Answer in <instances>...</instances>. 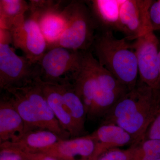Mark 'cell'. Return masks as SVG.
<instances>
[{
	"mask_svg": "<svg viewBox=\"0 0 160 160\" xmlns=\"http://www.w3.org/2000/svg\"><path fill=\"white\" fill-rule=\"evenodd\" d=\"M160 113V89L139 80L134 89L115 104L102 124H115L123 128L131 136L134 145L144 141L147 129Z\"/></svg>",
	"mask_w": 160,
	"mask_h": 160,
	"instance_id": "obj_1",
	"label": "cell"
},
{
	"mask_svg": "<svg viewBox=\"0 0 160 160\" xmlns=\"http://www.w3.org/2000/svg\"><path fill=\"white\" fill-rule=\"evenodd\" d=\"M128 41L117 38L110 30H102L96 34L91 49L100 64L130 91L137 84L138 70L135 53Z\"/></svg>",
	"mask_w": 160,
	"mask_h": 160,
	"instance_id": "obj_2",
	"label": "cell"
},
{
	"mask_svg": "<svg viewBox=\"0 0 160 160\" xmlns=\"http://www.w3.org/2000/svg\"><path fill=\"white\" fill-rule=\"evenodd\" d=\"M69 80L84 104L87 118L90 120L102 119L123 96L106 90L99 82L86 59L85 51L79 68Z\"/></svg>",
	"mask_w": 160,
	"mask_h": 160,
	"instance_id": "obj_3",
	"label": "cell"
},
{
	"mask_svg": "<svg viewBox=\"0 0 160 160\" xmlns=\"http://www.w3.org/2000/svg\"><path fill=\"white\" fill-rule=\"evenodd\" d=\"M62 13L66 27L54 47L78 51L90 50L98 28L86 1H70L64 6Z\"/></svg>",
	"mask_w": 160,
	"mask_h": 160,
	"instance_id": "obj_4",
	"label": "cell"
},
{
	"mask_svg": "<svg viewBox=\"0 0 160 160\" xmlns=\"http://www.w3.org/2000/svg\"><path fill=\"white\" fill-rule=\"evenodd\" d=\"M0 88L1 91L20 89L41 78L39 63H33L20 56L11 48L10 32L0 29Z\"/></svg>",
	"mask_w": 160,
	"mask_h": 160,
	"instance_id": "obj_5",
	"label": "cell"
},
{
	"mask_svg": "<svg viewBox=\"0 0 160 160\" xmlns=\"http://www.w3.org/2000/svg\"><path fill=\"white\" fill-rule=\"evenodd\" d=\"M26 13L15 20L9 30L11 43L25 57L38 63L48 50V43L36 20Z\"/></svg>",
	"mask_w": 160,
	"mask_h": 160,
	"instance_id": "obj_6",
	"label": "cell"
},
{
	"mask_svg": "<svg viewBox=\"0 0 160 160\" xmlns=\"http://www.w3.org/2000/svg\"><path fill=\"white\" fill-rule=\"evenodd\" d=\"M84 51H74L60 46L49 48L39 62L41 79L44 82L59 83L77 71Z\"/></svg>",
	"mask_w": 160,
	"mask_h": 160,
	"instance_id": "obj_7",
	"label": "cell"
},
{
	"mask_svg": "<svg viewBox=\"0 0 160 160\" xmlns=\"http://www.w3.org/2000/svg\"><path fill=\"white\" fill-rule=\"evenodd\" d=\"M64 3L62 1H29L28 12L38 22L48 49L55 46L66 28Z\"/></svg>",
	"mask_w": 160,
	"mask_h": 160,
	"instance_id": "obj_8",
	"label": "cell"
},
{
	"mask_svg": "<svg viewBox=\"0 0 160 160\" xmlns=\"http://www.w3.org/2000/svg\"><path fill=\"white\" fill-rule=\"evenodd\" d=\"M131 46L137 60L140 81L150 87L159 89V42L154 32L150 30L138 38Z\"/></svg>",
	"mask_w": 160,
	"mask_h": 160,
	"instance_id": "obj_9",
	"label": "cell"
},
{
	"mask_svg": "<svg viewBox=\"0 0 160 160\" xmlns=\"http://www.w3.org/2000/svg\"><path fill=\"white\" fill-rule=\"evenodd\" d=\"M152 0H125L120 12V32L134 41L152 29L149 10ZM153 31V30H152Z\"/></svg>",
	"mask_w": 160,
	"mask_h": 160,
	"instance_id": "obj_10",
	"label": "cell"
},
{
	"mask_svg": "<svg viewBox=\"0 0 160 160\" xmlns=\"http://www.w3.org/2000/svg\"><path fill=\"white\" fill-rule=\"evenodd\" d=\"M40 79L41 78H38L20 89L32 103L46 129L54 132L62 140L71 138L69 133L64 130L60 125L49 106L40 85Z\"/></svg>",
	"mask_w": 160,
	"mask_h": 160,
	"instance_id": "obj_11",
	"label": "cell"
},
{
	"mask_svg": "<svg viewBox=\"0 0 160 160\" xmlns=\"http://www.w3.org/2000/svg\"><path fill=\"white\" fill-rule=\"evenodd\" d=\"M95 144L90 135L69 139L61 140L39 152L62 160H90L94 153Z\"/></svg>",
	"mask_w": 160,
	"mask_h": 160,
	"instance_id": "obj_12",
	"label": "cell"
},
{
	"mask_svg": "<svg viewBox=\"0 0 160 160\" xmlns=\"http://www.w3.org/2000/svg\"><path fill=\"white\" fill-rule=\"evenodd\" d=\"M95 144L93 155L90 160H96L106 152L132 144L131 136L125 129L112 124H102L90 134Z\"/></svg>",
	"mask_w": 160,
	"mask_h": 160,
	"instance_id": "obj_13",
	"label": "cell"
},
{
	"mask_svg": "<svg viewBox=\"0 0 160 160\" xmlns=\"http://www.w3.org/2000/svg\"><path fill=\"white\" fill-rule=\"evenodd\" d=\"M40 83L48 104L62 128L69 133L71 138L82 137L65 104L59 84L46 82L41 79Z\"/></svg>",
	"mask_w": 160,
	"mask_h": 160,
	"instance_id": "obj_14",
	"label": "cell"
},
{
	"mask_svg": "<svg viewBox=\"0 0 160 160\" xmlns=\"http://www.w3.org/2000/svg\"><path fill=\"white\" fill-rule=\"evenodd\" d=\"M24 130L22 119L5 92L0 99V144L17 139Z\"/></svg>",
	"mask_w": 160,
	"mask_h": 160,
	"instance_id": "obj_15",
	"label": "cell"
},
{
	"mask_svg": "<svg viewBox=\"0 0 160 160\" xmlns=\"http://www.w3.org/2000/svg\"><path fill=\"white\" fill-rule=\"evenodd\" d=\"M61 140L62 139L58 135L47 129L32 130L14 141L0 144V150L39 152Z\"/></svg>",
	"mask_w": 160,
	"mask_h": 160,
	"instance_id": "obj_16",
	"label": "cell"
},
{
	"mask_svg": "<svg viewBox=\"0 0 160 160\" xmlns=\"http://www.w3.org/2000/svg\"><path fill=\"white\" fill-rule=\"evenodd\" d=\"M125 0L86 1L97 25L102 30H120V12Z\"/></svg>",
	"mask_w": 160,
	"mask_h": 160,
	"instance_id": "obj_17",
	"label": "cell"
},
{
	"mask_svg": "<svg viewBox=\"0 0 160 160\" xmlns=\"http://www.w3.org/2000/svg\"><path fill=\"white\" fill-rule=\"evenodd\" d=\"M58 84L63 100L75 125L82 136L87 135L85 128L87 115L82 102L75 91L69 78H66Z\"/></svg>",
	"mask_w": 160,
	"mask_h": 160,
	"instance_id": "obj_18",
	"label": "cell"
},
{
	"mask_svg": "<svg viewBox=\"0 0 160 160\" xmlns=\"http://www.w3.org/2000/svg\"><path fill=\"white\" fill-rule=\"evenodd\" d=\"M9 96L12 102L22 119L25 125L24 134L28 132L46 129L43 126L32 103L20 89L4 90Z\"/></svg>",
	"mask_w": 160,
	"mask_h": 160,
	"instance_id": "obj_19",
	"label": "cell"
},
{
	"mask_svg": "<svg viewBox=\"0 0 160 160\" xmlns=\"http://www.w3.org/2000/svg\"><path fill=\"white\" fill-rule=\"evenodd\" d=\"M29 9V3L24 0H1V28L9 30L15 20Z\"/></svg>",
	"mask_w": 160,
	"mask_h": 160,
	"instance_id": "obj_20",
	"label": "cell"
},
{
	"mask_svg": "<svg viewBox=\"0 0 160 160\" xmlns=\"http://www.w3.org/2000/svg\"><path fill=\"white\" fill-rule=\"evenodd\" d=\"M131 146L130 160H157L160 158V140H145Z\"/></svg>",
	"mask_w": 160,
	"mask_h": 160,
	"instance_id": "obj_21",
	"label": "cell"
},
{
	"mask_svg": "<svg viewBox=\"0 0 160 160\" xmlns=\"http://www.w3.org/2000/svg\"><path fill=\"white\" fill-rule=\"evenodd\" d=\"M132 152V146L126 149L115 148L106 152L96 160H130Z\"/></svg>",
	"mask_w": 160,
	"mask_h": 160,
	"instance_id": "obj_22",
	"label": "cell"
},
{
	"mask_svg": "<svg viewBox=\"0 0 160 160\" xmlns=\"http://www.w3.org/2000/svg\"><path fill=\"white\" fill-rule=\"evenodd\" d=\"M149 22L153 31L160 30V0L153 1L149 10Z\"/></svg>",
	"mask_w": 160,
	"mask_h": 160,
	"instance_id": "obj_23",
	"label": "cell"
},
{
	"mask_svg": "<svg viewBox=\"0 0 160 160\" xmlns=\"http://www.w3.org/2000/svg\"><path fill=\"white\" fill-rule=\"evenodd\" d=\"M148 139L160 140V113L147 129L144 140Z\"/></svg>",
	"mask_w": 160,
	"mask_h": 160,
	"instance_id": "obj_24",
	"label": "cell"
},
{
	"mask_svg": "<svg viewBox=\"0 0 160 160\" xmlns=\"http://www.w3.org/2000/svg\"><path fill=\"white\" fill-rule=\"evenodd\" d=\"M11 151L18 153L26 160H62L42 152H27L13 150Z\"/></svg>",
	"mask_w": 160,
	"mask_h": 160,
	"instance_id": "obj_25",
	"label": "cell"
},
{
	"mask_svg": "<svg viewBox=\"0 0 160 160\" xmlns=\"http://www.w3.org/2000/svg\"><path fill=\"white\" fill-rule=\"evenodd\" d=\"M158 68H159V89H160V49L159 50L158 53Z\"/></svg>",
	"mask_w": 160,
	"mask_h": 160,
	"instance_id": "obj_26",
	"label": "cell"
},
{
	"mask_svg": "<svg viewBox=\"0 0 160 160\" xmlns=\"http://www.w3.org/2000/svg\"><path fill=\"white\" fill-rule=\"evenodd\" d=\"M157 160H160V158H159L158 159H157Z\"/></svg>",
	"mask_w": 160,
	"mask_h": 160,
	"instance_id": "obj_27",
	"label": "cell"
}]
</instances>
